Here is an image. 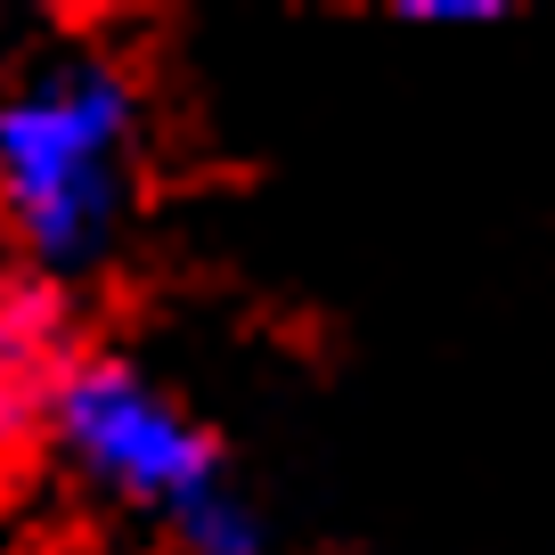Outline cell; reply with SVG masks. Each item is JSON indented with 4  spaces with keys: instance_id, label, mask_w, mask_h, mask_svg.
Here are the masks:
<instances>
[{
    "instance_id": "4",
    "label": "cell",
    "mask_w": 555,
    "mask_h": 555,
    "mask_svg": "<svg viewBox=\"0 0 555 555\" xmlns=\"http://www.w3.org/2000/svg\"><path fill=\"white\" fill-rule=\"evenodd\" d=\"M409 25H499L506 0H400Z\"/></svg>"
},
{
    "instance_id": "3",
    "label": "cell",
    "mask_w": 555,
    "mask_h": 555,
    "mask_svg": "<svg viewBox=\"0 0 555 555\" xmlns=\"http://www.w3.org/2000/svg\"><path fill=\"white\" fill-rule=\"evenodd\" d=\"M82 319L57 278L0 270V474L50 450L66 376L82 367Z\"/></svg>"
},
{
    "instance_id": "1",
    "label": "cell",
    "mask_w": 555,
    "mask_h": 555,
    "mask_svg": "<svg viewBox=\"0 0 555 555\" xmlns=\"http://www.w3.org/2000/svg\"><path fill=\"white\" fill-rule=\"evenodd\" d=\"M147 90L99 41L50 50L0 90V237L17 270L74 286L122 245L139 205Z\"/></svg>"
},
{
    "instance_id": "2",
    "label": "cell",
    "mask_w": 555,
    "mask_h": 555,
    "mask_svg": "<svg viewBox=\"0 0 555 555\" xmlns=\"http://www.w3.org/2000/svg\"><path fill=\"white\" fill-rule=\"evenodd\" d=\"M50 457L90 499L147 515L172 555H270V515L237 490L212 425L131 351H82L57 400Z\"/></svg>"
}]
</instances>
